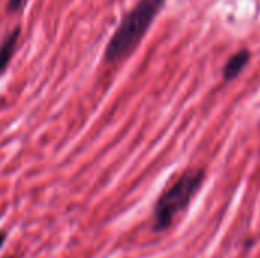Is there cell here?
I'll list each match as a JSON object with an SVG mask.
<instances>
[{"mask_svg":"<svg viewBox=\"0 0 260 258\" xmlns=\"http://www.w3.org/2000/svg\"><path fill=\"white\" fill-rule=\"evenodd\" d=\"M251 53L247 49L239 50L238 53H235L224 65L222 68V76L225 81H233L235 78H238L241 75V71L247 67L248 61H250Z\"/></svg>","mask_w":260,"mask_h":258,"instance_id":"3957f363","label":"cell"},{"mask_svg":"<svg viewBox=\"0 0 260 258\" xmlns=\"http://www.w3.org/2000/svg\"><path fill=\"white\" fill-rule=\"evenodd\" d=\"M26 2L27 0H8V5L11 11H20L26 5Z\"/></svg>","mask_w":260,"mask_h":258,"instance_id":"5b68a950","label":"cell"},{"mask_svg":"<svg viewBox=\"0 0 260 258\" xmlns=\"http://www.w3.org/2000/svg\"><path fill=\"white\" fill-rule=\"evenodd\" d=\"M3 242H5V234H3V233H0V246L3 245Z\"/></svg>","mask_w":260,"mask_h":258,"instance_id":"8992f818","label":"cell"},{"mask_svg":"<svg viewBox=\"0 0 260 258\" xmlns=\"http://www.w3.org/2000/svg\"><path fill=\"white\" fill-rule=\"evenodd\" d=\"M204 176L206 172L203 169H189L168 192L161 195L154 210V231H163L172 224L175 214H178L189 205L190 199L201 187Z\"/></svg>","mask_w":260,"mask_h":258,"instance_id":"7a4b0ae2","label":"cell"},{"mask_svg":"<svg viewBox=\"0 0 260 258\" xmlns=\"http://www.w3.org/2000/svg\"><path fill=\"white\" fill-rule=\"evenodd\" d=\"M18 36H20V29L15 27L12 32H9L5 36V40L0 44V75L6 70L8 64L14 55V50H15L17 43H18Z\"/></svg>","mask_w":260,"mask_h":258,"instance_id":"277c9868","label":"cell"},{"mask_svg":"<svg viewBox=\"0 0 260 258\" xmlns=\"http://www.w3.org/2000/svg\"><path fill=\"white\" fill-rule=\"evenodd\" d=\"M166 0H140L117 26L105 47V61L116 62L129 55L142 41Z\"/></svg>","mask_w":260,"mask_h":258,"instance_id":"6da1fadb","label":"cell"}]
</instances>
